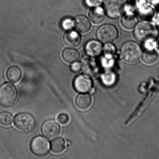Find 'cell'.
Listing matches in <instances>:
<instances>
[{"label": "cell", "mask_w": 159, "mask_h": 159, "mask_svg": "<svg viewBox=\"0 0 159 159\" xmlns=\"http://www.w3.org/2000/svg\"><path fill=\"white\" fill-rule=\"evenodd\" d=\"M57 120L58 122L61 124H66L69 121V117L66 113H61L57 116Z\"/></svg>", "instance_id": "4316f807"}, {"label": "cell", "mask_w": 159, "mask_h": 159, "mask_svg": "<svg viewBox=\"0 0 159 159\" xmlns=\"http://www.w3.org/2000/svg\"><path fill=\"white\" fill-rule=\"evenodd\" d=\"M14 124L16 127L24 133L31 132L35 126V120L29 113L23 112L17 114L15 117Z\"/></svg>", "instance_id": "5b68a950"}, {"label": "cell", "mask_w": 159, "mask_h": 159, "mask_svg": "<svg viewBox=\"0 0 159 159\" xmlns=\"http://www.w3.org/2000/svg\"><path fill=\"white\" fill-rule=\"evenodd\" d=\"M135 38L139 41L144 43H151L157 38L158 30L150 22L144 21L139 24L134 30Z\"/></svg>", "instance_id": "6da1fadb"}, {"label": "cell", "mask_w": 159, "mask_h": 159, "mask_svg": "<svg viewBox=\"0 0 159 159\" xmlns=\"http://www.w3.org/2000/svg\"><path fill=\"white\" fill-rule=\"evenodd\" d=\"M66 144L68 145V146H70V145H71V142H70V141H67Z\"/></svg>", "instance_id": "1f68e13d"}, {"label": "cell", "mask_w": 159, "mask_h": 159, "mask_svg": "<svg viewBox=\"0 0 159 159\" xmlns=\"http://www.w3.org/2000/svg\"><path fill=\"white\" fill-rule=\"evenodd\" d=\"M13 117L11 113L7 111L0 113V124L4 126H9L12 123Z\"/></svg>", "instance_id": "7402d4cb"}, {"label": "cell", "mask_w": 159, "mask_h": 159, "mask_svg": "<svg viewBox=\"0 0 159 159\" xmlns=\"http://www.w3.org/2000/svg\"><path fill=\"white\" fill-rule=\"evenodd\" d=\"M62 57L67 63H73L80 59V53L75 49H66L63 51Z\"/></svg>", "instance_id": "2e32d148"}, {"label": "cell", "mask_w": 159, "mask_h": 159, "mask_svg": "<svg viewBox=\"0 0 159 159\" xmlns=\"http://www.w3.org/2000/svg\"><path fill=\"white\" fill-rule=\"evenodd\" d=\"M103 82L107 85H111L115 82L116 76L112 71H107L102 76Z\"/></svg>", "instance_id": "603a6c76"}, {"label": "cell", "mask_w": 159, "mask_h": 159, "mask_svg": "<svg viewBox=\"0 0 159 159\" xmlns=\"http://www.w3.org/2000/svg\"><path fill=\"white\" fill-rule=\"evenodd\" d=\"M22 71L18 67L12 66L8 69L6 72L7 79L11 82L15 83L21 80Z\"/></svg>", "instance_id": "e0dca14e"}, {"label": "cell", "mask_w": 159, "mask_h": 159, "mask_svg": "<svg viewBox=\"0 0 159 159\" xmlns=\"http://www.w3.org/2000/svg\"><path fill=\"white\" fill-rule=\"evenodd\" d=\"M104 0H84L85 3L90 7H98L102 4Z\"/></svg>", "instance_id": "484cf974"}, {"label": "cell", "mask_w": 159, "mask_h": 159, "mask_svg": "<svg viewBox=\"0 0 159 159\" xmlns=\"http://www.w3.org/2000/svg\"><path fill=\"white\" fill-rule=\"evenodd\" d=\"M65 44L69 47L74 48L79 46L81 42V37L78 32L70 31L66 33L64 37Z\"/></svg>", "instance_id": "7c38bea8"}, {"label": "cell", "mask_w": 159, "mask_h": 159, "mask_svg": "<svg viewBox=\"0 0 159 159\" xmlns=\"http://www.w3.org/2000/svg\"><path fill=\"white\" fill-rule=\"evenodd\" d=\"M154 20L155 23L159 24V13L157 14V15L154 17Z\"/></svg>", "instance_id": "f546056e"}, {"label": "cell", "mask_w": 159, "mask_h": 159, "mask_svg": "<svg viewBox=\"0 0 159 159\" xmlns=\"http://www.w3.org/2000/svg\"><path fill=\"white\" fill-rule=\"evenodd\" d=\"M73 86L76 91L80 93L89 92L93 87V82L89 76L86 75H80L76 77Z\"/></svg>", "instance_id": "30bf717a"}, {"label": "cell", "mask_w": 159, "mask_h": 159, "mask_svg": "<svg viewBox=\"0 0 159 159\" xmlns=\"http://www.w3.org/2000/svg\"><path fill=\"white\" fill-rule=\"evenodd\" d=\"M81 69L83 72L89 77L97 76L100 70L99 63L96 59L85 57L82 60Z\"/></svg>", "instance_id": "ba28073f"}, {"label": "cell", "mask_w": 159, "mask_h": 159, "mask_svg": "<svg viewBox=\"0 0 159 159\" xmlns=\"http://www.w3.org/2000/svg\"><path fill=\"white\" fill-rule=\"evenodd\" d=\"M17 98V90L13 84L6 83L0 86V105L2 107H11Z\"/></svg>", "instance_id": "3957f363"}, {"label": "cell", "mask_w": 159, "mask_h": 159, "mask_svg": "<svg viewBox=\"0 0 159 159\" xmlns=\"http://www.w3.org/2000/svg\"><path fill=\"white\" fill-rule=\"evenodd\" d=\"M158 55L155 50L152 48H148L143 52L142 59L145 64L152 65L155 63L158 60Z\"/></svg>", "instance_id": "ac0fdd59"}, {"label": "cell", "mask_w": 159, "mask_h": 159, "mask_svg": "<svg viewBox=\"0 0 159 159\" xmlns=\"http://www.w3.org/2000/svg\"><path fill=\"white\" fill-rule=\"evenodd\" d=\"M70 68L72 71L78 72L81 69V64L79 62H74L71 65Z\"/></svg>", "instance_id": "83f0119b"}, {"label": "cell", "mask_w": 159, "mask_h": 159, "mask_svg": "<svg viewBox=\"0 0 159 159\" xmlns=\"http://www.w3.org/2000/svg\"><path fill=\"white\" fill-rule=\"evenodd\" d=\"M138 22L135 16L132 13H127L123 16L121 19V24L124 28L127 30L133 29Z\"/></svg>", "instance_id": "d6986e66"}, {"label": "cell", "mask_w": 159, "mask_h": 159, "mask_svg": "<svg viewBox=\"0 0 159 159\" xmlns=\"http://www.w3.org/2000/svg\"><path fill=\"white\" fill-rule=\"evenodd\" d=\"M96 36L98 39L103 43H111L118 38V31L112 25H103L98 30Z\"/></svg>", "instance_id": "8992f818"}, {"label": "cell", "mask_w": 159, "mask_h": 159, "mask_svg": "<svg viewBox=\"0 0 159 159\" xmlns=\"http://www.w3.org/2000/svg\"><path fill=\"white\" fill-rule=\"evenodd\" d=\"M89 17L94 24H101L106 18L105 11L101 7H96L90 11Z\"/></svg>", "instance_id": "5bb4252c"}, {"label": "cell", "mask_w": 159, "mask_h": 159, "mask_svg": "<svg viewBox=\"0 0 159 159\" xmlns=\"http://www.w3.org/2000/svg\"><path fill=\"white\" fill-rule=\"evenodd\" d=\"M150 3L155 7H159V0H148Z\"/></svg>", "instance_id": "f1b7e54d"}, {"label": "cell", "mask_w": 159, "mask_h": 159, "mask_svg": "<svg viewBox=\"0 0 159 159\" xmlns=\"http://www.w3.org/2000/svg\"><path fill=\"white\" fill-rule=\"evenodd\" d=\"M60 127L54 120H48L43 124L41 132L43 135L49 139L57 137L60 133Z\"/></svg>", "instance_id": "9c48e42d"}, {"label": "cell", "mask_w": 159, "mask_h": 159, "mask_svg": "<svg viewBox=\"0 0 159 159\" xmlns=\"http://www.w3.org/2000/svg\"><path fill=\"white\" fill-rule=\"evenodd\" d=\"M91 97L88 94H80L76 98L75 103L78 108L85 110L90 107L92 105Z\"/></svg>", "instance_id": "9a60e30c"}, {"label": "cell", "mask_w": 159, "mask_h": 159, "mask_svg": "<svg viewBox=\"0 0 159 159\" xmlns=\"http://www.w3.org/2000/svg\"><path fill=\"white\" fill-rule=\"evenodd\" d=\"M75 26L74 20H72L71 18H64L61 22V26L65 30H71Z\"/></svg>", "instance_id": "d4e9b609"}, {"label": "cell", "mask_w": 159, "mask_h": 159, "mask_svg": "<svg viewBox=\"0 0 159 159\" xmlns=\"http://www.w3.org/2000/svg\"><path fill=\"white\" fill-rule=\"evenodd\" d=\"M103 50L102 44L98 41H89L85 46V52L86 54L92 57L98 56L101 54Z\"/></svg>", "instance_id": "8fae6325"}, {"label": "cell", "mask_w": 159, "mask_h": 159, "mask_svg": "<svg viewBox=\"0 0 159 159\" xmlns=\"http://www.w3.org/2000/svg\"><path fill=\"white\" fill-rule=\"evenodd\" d=\"M142 56L140 46L134 42H128L123 45L121 49L122 59L130 64L138 62Z\"/></svg>", "instance_id": "7a4b0ae2"}, {"label": "cell", "mask_w": 159, "mask_h": 159, "mask_svg": "<svg viewBox=\"0 0 159 159\" xmlns=\"http://www.w3.org/2000/svg\"><path fill=\"white\" fill-rule=\"evenodd\" d=\"M105 57L107 58H113L115 54V49L114 46L110 43H107L104 48Z\"/></svg>", "instance_id": "cb8c5ba5"}, {"label": "cell", "mask_w": 159, "mask_h": 159, "mask_svg": "<svg viewBox=\"0 0 159 159\" xmlns=\"http://www.w3.org/2000/svg\"><path fill=\"white\" fill-rule=\"evenodd\" d=\"M157 47H158V49L159 50V39H158V40H157Z\"/></svg>", "instance_id": "d6a6232c"}, {"label": "cell", "mask_w": 159, "mask_h": 159, "mask_svg": "<svg viewBox=\"0 0 159 159\" xmlns=\"http://www.w3.org/2000/svg\"><path fill=\"white\" fill-rule=\"evenodd\" d=\"M51 148L54 153L57 154L62 153L66 149V142L61 138L55 139L51 142Z\"/></svg>", "instance_id": "ffe728a7"}, {"label": "cell", "mask_w": 159, "mask_h": 159, "mask_svg": "<svg viewBox=\"0 0 159 159\" xmlns=\"http://www.w3.org/2000/svg\"><path fill=\"white\" fill-rule=\"evenodd\" d=\"M76 30L80 33L88 32L91 27V24L88 18L84 16H77L74 20Z\"/></svg>", "instance_id": "4fadbf2b"}, {"label": "cell", "mask_w": 159, "mask_h": 159, "mask_svg": "<svg viewBox=\"0 0 159 159\" xmlns=\"http://www.w3.org/2000/svg\"><path fill=\"white\" fill-rule=\"evenodd\" d=\"M138 10V14L139 17L143 20H149L153 16V10L151 7L147 5H141Z\"/></svg>", "instance_id": "44dd1931"}, {"label": "cell", "mask_w": 159, "mask_h": 159, "mask_svg": "<svg viewBox=\"0 0 159 159\" xmlns=\"http://www.w3.org/2000/svg\"><path fill=\"white\" fill-rule=\"evenodd\" d=\"M126 0H105L104 7L110 18L117 19L124 12Z\"/></svg>", "instance_id": "277c9868"}, {"label": "cell", "mask_w": 159, "mask_h": 159, "mask_svg": "<svg viewBox=\"0 0 159 159\" xmlns=\"http://www.w3.org/2000/svg\"><path fill=\"white\" fill-rule=\"evenodd\" d=\"M30 149L33 154L38 156L46 155L50 149V143L47 139L41 136L34 138L30 143Z\"/></svg>", "instance_id": "52a82bcc"}, {"label": "cell", "mask_w": 159, "mask_h": 159, "mask_svg": "<svg viewBox=\"0 0 159 159\" xmlns=\"http://www.w3.org/2000/svg\"><path fill=\"white\" fill-rule=\"evenodd\" d=\"M94 89H93V88H92V89H91V90H90V91L89 92H90V93L93 94V93H94Z\"/></svg>", "instance_id": "4dcf8cb0"}]
</instances>
